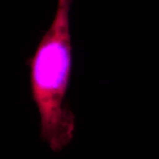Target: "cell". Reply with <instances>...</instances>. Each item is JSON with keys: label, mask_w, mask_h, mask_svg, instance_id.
Returning a JSON list of instances; mask_svg holds the SVG:
<instances>
[{"label": "cell", "mask_w": 159, "mask_h": 159, "mask_svg": "<svg viewBox=\"0 0 159 159\" xmlns=\"http://www.w3.org/2000/svg\"><path fill=\"white\" fill-rule=\"evenodd\" d=\"M71 0H57L49 28L27 60L32 99L40 116V137L54 152L74 136L75 114L66 103L72 70L69 11Z\"/></svg>", "instance_id": "6da1fadb"}]
</instances>
